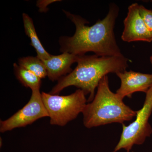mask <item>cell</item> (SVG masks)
<instances>
[{"instance_id": "obj_1", "label": "cell", "mask_w": 152, "mask_h": 152, "mask_svg": "<svg viewBox=\"0 0 152 152\" xmlns=\"http://www.w3.org/2000/svg\"><path fill=\"white\" fill-rule=\"evenodd\" d=\"M119 10L118 6L112 4L106 16L90 26L86 25L89 22L81 17L64 11L75 26L76 31L72 37L60 38L61 51L76 55H85L88 52L102 56L122 55L114 33Z\"/></svg>"}, {"instance_id": "obj_2", "label": "cell", "mask_w": 152, "mask_h": 152, "mask_svg": "<svg viewBox=\"0 0 152 152\" xmlns=\"http://www.w3.org/2000/svg\"><path fill=\"white\" fill-rule=\"evenodd\" d=\"M128 61L123 55L113 56L79 55L76 67L59 80L50 94L58 95L65 88L74 86L83 91L86 95H89L87 102H91L103 78L108 74H116L126 70Z\"/></svg>"}, {"instance_id": "obj_3", "label": "cell", "mask_w": 152, "mask_h": 152, "mask_svg": "<svg viewBox=\"0 0 152 152\" xmlns=\"http://www.w3.org/2000/svg\"><path fill=\"white\" fill-rule=\"evenodd\" d=\"M82 113L85 126L92 128L113 123L124 124L136 117L137 111L126 105L110 89L107 76L100 82L92 101L85 106Z\"/></svg>"}, {"instance_id": "obj_4", "label": "cell", "mask_w": 152, "mask_h": 152, "mask_svg": "<svg viewBox=\"0 0 152 152\" xmlns=\"http://www.w3.org/2000/svg\"><path fill=\"white\" fill-rule=\"evenodd\" d=\"M43 102L50 118V124L64 126L83 113L87 100L81 89L68 96L42 92Z\"/></svg>"}, {"instance_id": "obj_5", "label": "cell", "mask_w": 152, "mask_h": 152, "mask_svg": "<svg viewBox=\"0 0 152 152\" xmlns=\"http://www.w3.org/2000/svg\"><path fill=\"white\" fill-rule=\"evenodd\" d=\"M152 113V86L146 94L142 108L137 111L136 118L130 124H122L120 139L113 152L124 149L130 152L133 146L141 145L152 134V128L149 120Z\"/></svg>"}, {"instance_id": "obj_6", "label": "cell", "mask_w": 152, "mask_h": 152, "mask_svg": "<svg viewBox=\"0 0 152 152\" xmlns=\"http://www.w3.org/2000/svg\"><path fill=\"white\" fill-rule=\"evenodd\" d=\"M49 117L39 89L32 90L28 103L10 118L0 122V132L10 131L31 124L41 118Z\"/></svg>"}, {"instance_id": "obj_7", "label": "cell", "mask_w": 152, "mask_h": 152, "mask_svg": "<svg viewBox=\"0 0 152 152\" xmlns=\"http://www.w3.org/2000/svg\"><path fill=\"white\" fill-rule=\"evenodd\" d=\"M139 7L140 5L135 3L128 8L127 15L124 22V27L121 36L122 39L125 42H152V36L141 16Z\"/></svg>"}, {"instance_id": "obj_8", "label": "cell", "mask_w": 152, "mask_h": 152, "mask_svg": "<svg viewBox=\"0 0 152 152\" xmlns=\"http://www.w3.org/2000/svg\"><path fill=\"white\" fill-rule=\"evenodd\" d=\"M116 75L121 80V84L116 94L122 99L126 97L131 98L137 92L146 94L152 86V74L125 70Z\"/></svg>"}, {"instance_id": "obj_9", "label": "cell", "mask_w": 152, "mask_h": 152, "mask_svg": "<svg viewBox=\"0 0 152 152\" xmlns=\"http://www.w3.org/2000/svg\"><path fill=\"white\" fill-rule=\"evenodd\" d=\"M79 56L64 52L57 56L51 55L48 59L42 61L46 68L48 77L54 81L70 73L72 71L71 66L77 62Z\"/></svg>"}, {"instance_id": "obj_10", "label": "cell", "mask_w": 152, "mask_h": 152, "mask_svg": "<svg viewBox=\"0 0 152 152\" xmlns=\"http://www.w3.org/2000/svg\"><path fill=\"white\" fill-rule=\"evenodd\" d=\"M22 16L25 33L30 39L32 46L36 50L37 56L42 61L48 59L50 58L51 55L49 54L45 50L41 43L36 32L32 19L28 15L25 13L23 14Z\"/></svg>"}, {"instance_id": "obj_11", "label": "cell", "mask_w": 152, "mask_h": 152, "mask_svg": "<svg viewBox=\"0 0 152 152\" xmlns=\"http://www.w3.org/2000/svg\"><path fill=\"white\" fill-rule=\"evenodd\" d=\"M14 72L17 78L23 86L31 90L39 89L41 80L32 72L26 69L16 63L14 64Z\"/></svg>"}, {"instance_id": "obj_12", "label": "cell", "mask_w": 152, "mask_h": 152, "mask_svg": "<svg viewBox=\"0 0 152 152\" xmlns=\"http://www.w3.org/2000/svg\"><path fill=\"white\" fill-rule=\"evenodd\" d=\"M18 65L32 72L41 79L48 77L46 68L43 61L37 56H27L19 59Z\"/></svg>"}, {"instance_id": "obj_13", "label": "cell", "mask_w": 152, "mask_h": 152, "mask_svg": "<svg viewBox=\"0 0 152 152\" xmlns=\"http://www.w3.org/2000/svg\"><path fill=\"white\" fill-rule=\"evenodd\" d=\"M139 10L141 16L152 37V10L146 8L142 5H140Z\"/></svg>"}, {"instance_id": "obj_14", "label": "cell", "mask_w": 152, "mask_h": 152, "mask_svg": "<svg viewBox=\"0 0 152 152\" xmlns=\"http://www.w3.org/2000/svg\"><path fill=\"white\" fill-rule=\"evenodd\" d=\"M53 1H39V2H37V6L40 9H42L43 11L44 10H45L46 7L49 4Z\"/></svg>"}, {"instance_id": "obj_15", "label": "cell", "mask_w": 152, "mask_h": 152, "mask_svg": "<svg viewBox=\"0 0 152 152\" xmlns=\"http://www.w3.org/2000/svg\"><path fill=\"white\" fill-rule=\"evenodd\" d=\"M150 61H151V63L152 65V56H151V57H150Z\"/></svg>"}, {"instance_id": "obj_16", "label": "cell", "mask_w": 152, "mask_h": 152, "mask_svg": "<svg viewBox=\"0 0 152 152\" xmlns=\"http://www.w3.org/2000/svg\"><path fill=\"white\" fill-rule=\"evenodd\" d=\"M150 1L152 3V1Z\"/></svg>"}, {"instance_id": "obj_17", "label": "cell", "mask_w": 152, "mask_h": 152, "mask_svg": "<svg viewBox=\"0 0 152 152\" xmlns=\"http://www.w3.org/2000/svg\"></svg>"}]
</instances>
